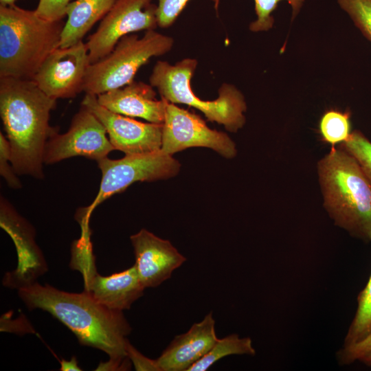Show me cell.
Here are the masks:
<instances>
[{"mask_svg": "<svg viewBox=\"0 0 371 371\" xmlns=\"http://www.w3.org/2000/svg\"><path fill=\"white\" fill-rule=\"evenodd\" d=\"M19 295L29 309L40 308L58 319L81 345L102 350L111 360L128 357L126 336L132 328L123 312L100 304L87 291L68 293L34 281L20 286Z\"/></svg>", "mask_w": 371, "mask_h": 371, "instance_id": "6da1fadb", "label": "cell"}, {"mask_svg": "<svg viewBox=\"0 0 371 371\" xmlns=\"http://www.w3.org/2000/svg\"><path fill=\"white\" fill-rule=\"evenodd\" d=\"M56 104L33 79L0 78V115L16 175L43 177L45 145L57 133L49 124Z\"/></svg>", "mask_w": 371, "mask_h": 371, "instance_id": "7a4b0ae2", "label": "cell"}, {"mask_svg": "<svg viewBox=\"0 0 371 371\" xmlns=\"http://www.w3.org/2000/svg\"><path fill=\"white\" fill-rule=\"evenodd\" d=\"M324 206L335 224L371 241V183L357 161L332 148L317 164Z\"/></svg>", "mask_w": 371, "mask_h": 371, "instance_id": "3957f363", "label": "cell"}, {"mask_svg": "<svg viewBox=\"0 0 371 371\" xmlns=\"http://www.w3.org/2000/svg\"><path fill=\"white\" fill-rule=\"evenodd\" d=\"M62 20L40 17L35 10L0 5V78L33 79L48 57L60 47Z\"/></svg>", "mask_w": 371, "mask_h": 371, "instance_id": "277c9868", "label": "cell"}, {"mask_svg": "<svg viewBox=\"0 0 371 371\" xmlns=\"http://www.w3.org/2000/svg\"><path fill=\"white\" fill-rule=\"evenodd\" d=\"M198 62L186 58L171 65L158 60L150 76V85L156 87L161 98L173 104L194 107L210 122L224 126L229 132H236L245 124L247 104L243 93L233 85L223 83L218 96L214 100H203L192 89L191 79Z\"/></svg>", "mask_w": 371, "mask_h": 371, "instance_id": "5b68a950", "label": "cell"}, {"mask_svg": "<svg viewBox=\"0 0 371 371\" xmlns=\"http://www.w3.org/2000/svg\"><path fill=\"white\" fill-rule=\"evenodd\" d=\"M173 44L172 37L155 30L141 38L133 34L123 36L109 54L88 66L83 91L97 96L132 82L142 66L170 52Z\"/></svg>", "mask_w": 371, "mask_h": 371, "instance_id": "8992f818", "label": "cell"}, {"mask_svg": "<svg viewBox=\"0 0 371 371\" xmlns=\"http://www.w3.org/2000/svg\"><path fill=\"white\" fill-rule=\"evenodd\" d=\"M97 163L102 173L100 188L91 205L81 209L82 212L79 210L82 225L88 224L91 212L99 204L133 183L167 179L180 170L179 162L161 149L150 153L125 155L119 159L106 157Z\"/></svg>", "mask_w": 371, "mask_h": 371, "instance_id": "52a82bcc", "label": "cell"}, {"mask_svg": "<svg viewBox=\"0 0 371 371\" xmlns=\"http://www.w3.org/2000/svg\"><path fill=\"white\" fill-rule=\"evenodd\" d=\"M156 10L152 0H117L86 43L89 63L109 54L123 36L155 30Z\"/></svg>", "mask_w": 371, "mask_h": 371, "instance_id": "ba28073f", "label": "cell"}, {"mask_svg": "<svg viewBox=\"0 0 371 371\" xmlns=\"http://www.w3.org/2000/svg\"><path fill=\"white\" fill-rule=\"evenodd\" d=\"M192 147L209 148L227 159L234 158L237 153L235 143L227 133L211 129L198 115L167 102L161 150L172 155Z\"/></svg>", "mask_w": 371, "mask_h": 371, "instance_id": "9c48e42d", "label": "cell"}, {"mask_svg": "<svg viewBox=\"0 0 371 371\" xmlns=\"http://www.w3.org/2000/svg\"><path fill=\"white\" fill-rule=\"evenodd\" d=\"M99 120L81 106L74 116L67 132H58L47 142L43 161L53 164L63 159L82 156L96 161L115 150Z\"/></svg>", "mask_w": 371, "mask_h": 371, "instance_id": "30bf717a", "label": "cell"}, {"mask_svg": "<svg viewBox=\"0 0 371 371\" xmlns=\"http://www.w3.org/2000/svg\"><path fill=\"white\" fill-rule=\"evenodd\" d=\"M90 65L88 49L82 41L67 47H58L43 63L33 80L55 100L76 97L83 91Z\"/></svg>", "mask_w": 371, "mask_h": 371, "instance_id": "8fae6325", "label": "cell"}, {"mask_svg": "<svg viewBox=\"0 0 371 371\" xmlns=\"http://www.w3.org/2000/svg\"><path fill=\"white\" fill-rule=\"evenodd\" d=\"M81 106L91 111L105 128L115 150L125 155L144 154L161 150L163 124L144 123L109 111L95 95L85 94Z\"/></svg>", "mask_w": 371, "mask_h": 371, "instance_id": "7c38bea8", "label": "cell"}, {"mask_svg": "<svg viewBox=\"0 0 371 371\" xmlns=\"http://www.w3.org/2000/svg\"><path fill=\"white\" fill-rule=\"evenodd\" d=\"M130 239L135 257L134 265L144 288L158 286L186 260L168 240L147 229H142Z\"/></svg>", "mask_w": 371, "mask_h": 371, "instance_id": "4fadbf2b", "label": "cell"}, {"mask_svg": "<svg viewBox=\"0 0 371 371\" xmlns=\"http://www.w3.org/2000/svg\"><path fill=\"white\" fill-rule=\"evenodd\" d=\"M212 313L177 335L156 359L161 371H188L218 340Z\"/></svg>", "mask_w": 371, "mask_h": 371, "instance_id": "5bb4252c", "label": "cell"}, {"mask_svg": "<svg viewBox=\"0 0 371 371\" xmlns=\"http://www.w3.org/2000/svg\"><path fill=\"white\" fill-rule=\"evenodd\" d=\"M100 104L111 111L163 124L167 101L156 98L153 87L143 82H132L96 96Z\"/></svg>", "mask_w": 371, "mask_h": 371, "instance_id": "9a60e30c", "label": "cell"}, {"mask_svg": "<svg viewBox=\"0 0 371 371\" xmlns=\"http://www.w3.org/2000/svg\"><path fill=\"white\" fill-rule=\"evenodd\" d=\"M85 291L98 302L121 311L129 309L143 295L145 289L134 265L109 276L89 273L85 275Z\"/></svg>", "mask_w": 371, "mask_h": 371, "instance_id": "2e32d148", "label": "cell"}, {"mask_svg": "<svg viewBox=\"0 0 371 371\" xmlns=\"http://www.w3.org/2000/svg\"><path fill=\"white\" fill-rule=\"evenodd\" d=\"M117 0H76L67 5L60 38V47L82 41L93 25L109 12Z\"/></svg>", "mask_w": 371, "mask_h": 371, "instance_id": "e0dca14e", "label": "cell"}, {"mask_svg": "<svg viewBox=\"0 0 371 371\" xmlns=\"http://www.w3.org/2000/svg\"><path fill=\"white\" fill-rule=\"evenodd\" d=\"M256 350L249 337L231 334L218 339L210 351L193 364L188 371H205L221 359L232 355H254Z\"/></svg>", "mask_w": 371, "mask_h": 371, "instance_id": "ac0fdd59", "label": "cell"}, {"mask_svg": "<svg viewBox=\"0 0 371 371\" xmlns=\"http://www.w3.org/2000/svg\"><path fill=\"white\" fill-rule=\"evenodd\" d=\"M351 113L337 109L326 111L320 117L318 131L322 141L334 148L346 142L352 133Z\"/></svg>", "mask_w": 371, "mask_h": 371, "instance_id": "d6986e66", "label": "cell"}, {"mask_svg": "<svg viewBox=\"0 0 371 371\" xmlns=\"http://www.w3.org/2000/svg\"><path fill=\"white\" fill-rule=\"evenodd\" d=\"M371 334V275L357 297V308L348 328L343 347L362 341Z\"/></svg>", "mask_w": 371, "mask_h": 371, "instance_id": "ffe728a7", "label": "cell"}, {"mask_svg": "<svg viewBox=\"0 0 371 371\" xmlns=\"http://www.w3.org/2000/svg\"><path fill=\"white\" fill-rule=\"evenodd\" d=\"M282 0H254L255 11L257 19L249 25L251 32L268 31L273 26L274 19L272 12L277 8L278 4ZM292 8L293 20L299 13L304 0H286Z\"/></svg>", "mask_w": 371, "mask_h": 371, "instance_id": "44dd1931", "label": "cell"}, {"mask_svg": "<svg viewBox=\"0 0 371 371\" xmlns=\"http://www.w3.org/2000/svg\"><path fill=\"white\" fill-rule=\"evenodd\" d=\"M339 148L357 161L371 183V142L361 131H354Z\"/></svg>", "mask_w": 371, "mask_h": 371, "instance_id": "7402d4cb", "label": "cell"}, {"mask_svg": "<svg viewBox=\"0 0 371 371\" xmlns=\"http://www.w3.org/2000/svg\"><path fill=\"white\" fill-rule=\"evenodd\" d=\"M341 8L371 42V0H337Z\"/></svg>", "mask_w": 371, "mask_h": 371, "instance_id": "603a6c76", "label": "cell"}, {"mask_svg": "<svg viewBox=\"0 0 371 371\" xmlns=\"http://www.w3.org/2000/svg\"><path fill=\"white\" fill-rule=\"evenodd\" d=\"M190 0H158L156 16L158 27L166 28L171 26L186 6ZM218 10L220 0H210Z\"/></svg>", "mask_w": 371, "mask_h": 371, "instance_id": "cb8c5ba5", "label": "cell"}, {"mask_svg": "<svg viewBox=\"0 0 371 371\" xmlns=\"http://www.w3.org/2000/svg\"><path fill=\"white\" fill-rule=\"evenodd\" d=\"M0 174L12 188H19L21 183L11 162V148L8 139L0 133Z\"/></svg>", "mask_w": 371, "mask_h": 371, "instance_id": "d4e9b609", "label": "cell"}, {"mask_svg": "<svg viewBox=\"0 0 371 371\" xmlns=\"http://www.w3.org/2000/svg\"><path fill=\"white\" fill-rule=\"evenodd\" d=\"M71 0H39L36 13L40 17L52 21L63 20Z\"/></svg>", "mask_w": 371, "mask_h": 371, "instance_id": "484cf974", "label": "cell"}, {"mask_svg": "<svg viewBox=\"0 0 371 371\" xmlns=\"http://www.w3.org/2000/svg\"><path fill=\"white\" fill-rule=\"evenodd\" d=\"M371 352V334L354 345L343 347L337 352V359L341 364H350L360 360Z\"/></svg>", "mask_w": 371, "mask_h": 371, "instance_id": "4316f807", "label": "cell"}, {"mask_svg": "<svg viewBox=\"0 0 371 371\" xmlns=\"http://www.w3.org/2000/svg\"><path fill=\"white\" fill-rule=\"evenodd\" d=\"M126 353L136 370L161 371L156 359H150L144 356L128 341L126 344Z\"/></svg>", "mask_w": 371, "mask_h": 371, "instance_id": "83f0119b", "label": "cell"}, {"mask_svg": "<svg viewBox=\"0 0 371 371\" xmlns=\"http://www.w3.org/2000/svg\"><path fill=\"white\" fill-rule=\"evenodd\" d=\"M60 370L69 371V370H81L78 366L77 360L75 357H73L70 361H66L63 359L60 362Z\"/></svg>", "mask_w": 371, "mask_h": 371, "instance_id": "f1b7e54d", "label": "cell"}, {"mask_svg": "<svg viewBox=\"0 0 371 371\" xmlns=\"http://www.w3.org/2000/svg\"><path fill=\"white\" fill-rule=\"evenodd\" d=\"M359 361L371 367V352L365 355Z\"/></svg>", "mask_w": 371, "mask_h": 371, "instance_id": "f546056e", "label": "cell"}, {"mask_svg": "<svg viewBox=\"0 0 371 371\" xmlns=\"http://www.w3.org/2000/svg\"><path fill=\"white\" fill-rule=\"evenodd\" d=\"M16 0H0L1 5L12 6L14 5Z\"/></svg>", "mask_w": 371, "mask_h": 371, "instance_id": "4dcf8cb0", "label": "cell"}]
</instances>
